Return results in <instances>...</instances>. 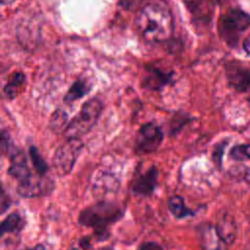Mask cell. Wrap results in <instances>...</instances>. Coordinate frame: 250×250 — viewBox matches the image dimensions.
<instances>
[{
  "label": "cell",
  "instance_id": "6da1fadb",
  "mask_svg": "<svg viewBox=\"0 0 250 250\" xmlns=\"http://www.w3.org/2000/svg\"><path fill=\"white\" fill-rule=\"evenodd\" d=\"M137 27L147 42L167 41L173 33V18L170 7L162 0L149 1L142 8L137 17Z\"/></svg>",
  "mask_w": 250,
  "mask_h": 250
},
{
  "label": "cell",
  "instance_id": "7a4b0ae2",
  "mask_svg": "<svg viewBox=\"0 0 250 250\" xmlns=\"http://www.w3.org/2000/svg\"><path fill=\"white\" fill-rule=\"evenodd\" d=\"M125 210L116 202L99 200L97 203L85 207L78 215L79 225L94 229V237L103 242L109 238V228L124 217Z\"/></svg>",
  "mask_w": 250,
  "mask_h": 250
},
{
  "label": "cell",
  "instance_id": "3957f363",
  "mask_svg": "<svg viewBox=\"0 0 250 250\" xmlns=\"http://www.w3.org/2000/svg\"><path fill=\"white\" fill-rule=\"evenodd\" d=\"M103 108V102L98 98H92L85 102L78 114L70 119L68 126L63 133L65 139L81 138L91 132L98 123Z\"/></svg>",
  "mask_w": 250,
  "mask_h": 250
},
{
  "label": "cell",
  "instance_id": "277c9868",
  "mask_svg": "<svg viewBox=\"0 0 250 250\" xmlns=\"http://www.w3.org/2000/svg\"><path fill=\"white\" fill-rule=\"evenodd\" d=\"M250 26V15L238 8H230L221 15L218 30L221 38L230 47H235L240 35Z\"/></svg>",
  "mask_w": 250,
  "mask_h": 250
},
{
  "label": "cell",
  "instance_id": "5b68a950",
  "mask_svg": "<svg viewBox=\"0 0 250 250\" xmlns=\"http://www.w3.org/2000/svg\"><path fill=\"white\" fill-rule=\"evenodd\" d=\"M84 146L81 138H72L66 139L56 148L52 157V164L60 177H65L72 171Z\"/></svg>",
  "mask_w": 250,
  "mask_h": 250
},
{
  "label": "cell",
  "instance_id": "8992f818",
  "mask_svg": "<svg viewBox=\"0 0 250 250\" xmlns=\"http://www.w3.org/2000/svg\"><path fill=\"white\" fill-rule=\"evenodd\" d=\"M164 140V132L155 122H146L139 128L134 149L137 154H148L156 151Z\"/></svg>",
  "mask_w": 250,
  "mask_h": 250
},
{
  "label": "cell",
  "instance_id": "52a82bcc",
  "mask_svg": "<svg viewBox=\"0 0 250 250\" xmlns=\"http://www.w3.org/2000/svg\"><path fill=\"white\" fill-rule=\"evenodd\" d=\"M158 186V169L150 165L145 170L137 168L130 183V191L140 197H149Z\"/></svg>",
  "mask_w": 250,
  "mask_h": 250
},
{
  "label": "cell",
  "instance_id": "ba28073f",
  "mask_svg": "<svg viewBox=\"0 0 250 250\" xmlns=\"http://www.w3.org/2000/svg\"><path fill=\"white\" fill-rule=\"evenodd\" d=\"M55 188L54 181L48 176H31L24 182L19 183L17 192L24 198H36L50 194Z\"/></svg>",
  "mask_w": 250,
  "mask_h": 250
},
{
  "label": "cell",
  "instance_id": "9c48e42d",
  "mask_svg": "<svg viewBox=\"0 0 250 250\" xmlns=\"http://www.w3.org/2000/svg\"><path fill=\"white\" fill-rule=\"evenodd\" d=\"M10 159V164L7 170L9 176L21 183L32 176V173L27 164V158L24 152L19 147L15 146L7 155Z\"/></svg>",
  "mask_w": 250,
  "mask_h": 250
},
{
  "label": "cell",
  "instance_id": "30bf717a",
  "mask_svg": "<svg viewBox=\"0 0 250 250\" xmlns=\"http://www.w3.org/2000/svg\"><path fill=\"white\" fill-rule=\"evenodd\" d=\"M226 75L231 88L245 92L250 88V68L241 62H231L226 65Z\"/></svg>",
  "mask_w": 250,
  "mask_h": 250
},
{
  "label": "cell",
  "instance_id": "8fae6325",
  "mask_svg": "<svg viewBox=\"0 0 250 250\" xmlns=\"http://www.w3.org/2000/svg\"><path fill=\"white\" fill-rule=\"evenodd\" d=\"M198 232L202 250H228V244L220 236L215 226L203 224L200 226Z\"/></svg>",
  "mask_w": 250,
  "mask_h": 250
},
{
  "label": "cell",
  "instance_id": "7c38bea8",
  "mask_svg": "<svg viewBox=\"0 0 250 250\" xmlns=\"http://www.w3.org/2000/svg\"><path fill=\"white\" fill-rule=\"evenodd\" d=\"M120 188V183L114 175L108 173H101L97 175L93 182V194L104 198L108 194L116 193Z\"/></svg>",
  "mask_w": 250,
  "mask_h": 250
},
{
  "label": "cell",
  "instance_id": "4fadbf2b",
  "mask_svg": "<svg viewBox=\"0 0 250 250\" xmlns=\"http://www.w3.org/2000/svg\"><path fill=\"white\" fill-rule=\"evenodd\" d=\"M172 76L171 72L163 71L155 66H149L143 80V87L151 91H159L164 86L171 83Z\"/></svg>",
  "mask_w": 250,
  "mask_h": 250
},
{
  "label": "cell",
  "instance_id": "5bb4252c",
  "mask_svg": "<svg viewBox=\"0 0 250 250\" xmlns=\"http://www.w3.org/2000/svg\"><path fill=\"white\" fill-rule=\"evenodd\" d=\"M218 233L227 244H231L237 233V228L235 221L230 215H223L215 226Z\"/></svg>",
  "mask_w": 250,
  "mask_h": 250
},
{
  "label": "cell",
  "instance_id": "9a60e30c",
  "mask_svg": "<svg viewBox=\"0 0 250 250\" xmlns=\"http://www.w3.org/2000/svg\"><path fill=\"white\" fill-rule=\"evenodd\" d=\"M168 209L170 213L176 219H185L188 217H194L195 211L188 208L185 204V199L179 194H175L168 199Z\"/></svg>",
  "mask_w": 250,
  "mask_h": 250
},
{
  "label": "cell",
  "instance_id": "2e32d148",
  "mask_svg": "<svg viewBox=\"0 0 250 250\" xmlns=\"http://www.w3.org/2000/svg\"><path fill=\"white\" fill-rule=\"evenodd\" d=\"M25 226V221L22 216L18 212L10 213L1 223V235L3 236L5 233H20Z\"/></svg>",
  "mask_w": 250,
  "mask_h": 250
},
{
  "label": "cell",
  "instance_id": "e0dca14e",
  "mask_svg": "<svg viewBox=\"0 0 250 250\" xmlns=\"http://www.w3.org/2000/svg\"><path fill=\"white\" fill-rule=\"evenodd\" d=\"M69 121L67 113L63 109L58 108L51 114L48 122V128L54 134H62L64 133Z\"/></svg>",
  "mask_w": 250,
  "mask_h": 250
},
{
  "label": "cell",
  "instance_id": "ac0fdd59",
  "mask_svg": "<svg viewBox=\"0 0 250 250\" xmlns=\"http://www.w3.org/2000/svg\"><path fill=\"white\" fill-rule=\"evenodd\" d=\"M25 82V76L22 72H15L13 73L6 85L4 86V95L7 99L13 100L15 99L19 93L21 92L23 84Z\"/></svg>",
  "mask_w": 250,
  "mask_h": 250
},
{
  "label": "cell",
  "instance_id": "d6986e66",
  "mask_svg": "<svg viewBox=\"0 0 250 250\" xmlns=\"http://www.w3.org/2000/svg\"><path fill=\"white\" fill-rule=\"evenodd\" d=\"M90 90H91V86L88 84L86 80L77 79L66 92L63 98V101L67 104L73 103L83 98L84 96H86L90 92Z\"/></svg>",
  "mask_w": 250,
  "mask_h": 250
},
{
  "label": "cell",
  "instance_id": "ffe728a7",
  "mask_svg": "<svg viewBox=\"0 0 250 250\" xmlns=\"http://www.w3.org/2000/svg\"><path fill=\"white\" fill-rule=\"evenodd\" d=\"M28 153H29V157L31 159L32 166H33L35 172L37 173V175L42 176V177L47 176V173L49 171V165L47 164V162L44 160V158L40 154L39 149L35 146L31 145L28 147Z\"/></svg>",
  "mask_w": 250,
  "mask_h": 250
},
{
  "label": "cell",
  "instance_id": "44dd1931",
  "mask_svg": "<svg viewBox=\"0 0 250 250\" xmlns=\"http://www.w3.org/2000/svg\"><path fill=\"white\" fill-rule=\"evenodd\" d=\"M190 118L189 115L185 112H177L174 114L169 122L168 134L170 137H175L188 122Z\"/></svg>",
  "mask_w": 250,
  "mask_h": 250
},
{
  "label": "cell",
  "instance_id": "7402d4cb",
  "mask_svg": "<svg viewBox=\"0 0 250 250\" xmlns=\"http://www.w3.org/2000/svg\"><path fill=\"white\" fill-rule=\"evenodd\" d=\"M229 156L237 161L250 160V144H241L232 146Z\"/></svg>",
  "mask_w": 250,
  "mask_h": 250
},
{
  "label": "cell",
  "instance_id": "603a6c76",
  "mask_svg": "<svg viewBox=\"0 0 250 250\" xmlns=\"http://www.w3.org/2000/svg\"><path fill=\"white\" fill-rule=\"evenodd\" d=\"M16 146L14 145L9 133L6 130L1 131V152L2 154L8 155V153L15 147Z\"/></svg>",
  "mask_w": 250,
  "mask_h": 250
},
{
  "label": "cell",
  "instance_id": "cb8c5ba5",
  "mask_svg": "<svg viewBox=\"0 0 250 250\" xmlns=\"http://www.w3.org/2000/svg\"><path fill=\"white\" fill-rule=\"evenodd\" d=\"M226 143L225 142H222L220 144H218L214 150H213V154H212V158H213V161L214 163L220 167L221 164H222V155L224 153V150H225V147H226Z\"/></svg>",
  "mask_w": 250,
  "mask_h": 250
},
{
  "label": "cell",
  "instance_id": "d4e9b609",
  "mask_svg": "<svg viewBox=\"0 0 250 250\" xmlns=\"http://www.w3.org/2000/svg\"><path fill=\"white\" fill-rule=\"evenodd\" d=\"M13 201L10 195L7 193L4 188L1 189V195H0V208H1V214L3 215L8 209L11 207Z\"/></svg>",
  "mask_w": 250,
  "mask_h": 250
},
{
  "label": "cell",
  "instance_id": "484cf974",
  "mask_svg": "<svg viewBox=\"0 0 250 250\" xmlns=\"http://www.w3.org/2000/svg\"><path fill=\"white\" fill-rule=\"evenodd\" d=\"M138 250H164L160 244L155 241H146L140 244Z\"/></svg>",
  "mask_w": 250,
  "mask_h": 250
},
{
  "label": "cell",
  "instance_id": "4316f807",
  "mask_svg": "<svg viewBox=\"0 0 250 250\" xmlns=\"http://www.w3.org/2000/svg\"><path fill=\"white\" fill-rule=\"evenodd\" d=\"M79 247L83 250H89L92 246H91V237L90 236H84V237H81L79 239Z\"/></svg>",
  "mask_w": 250,
  "mask_h": 250
},
{
  "label": "cell",
  "instance_id": "83f0119b",
  "mask_svg": "<svg viewBox=\"0 0 250 250\" xmlns=\"http://www.w3.org/2000/svg\"><path fill=\"white\" fill-rule=\"evenodd\" d=\"M243 49L250 56V33L247 35V37L243 41Z\"/></svg>",
  "mask_w": 250,
  "mask_h": 250
},
{
  "label": "cell",
  "instance_id": "f1b7e54d",
  "mask_svg": "<svg viewBox=\"0 0 250 250\" xmlns=\"http://www.w3.org/2000/svg\"><path fill=\"white\" fill-rule=\"evenodd\" d=\"M27 250H46V248L43 244H36L34 247H32L30 249H27Z\"/></svg>",
  "mask_w": 250,
  "mask_h": 250
},
{
  "label": "cell",
  "instance_id": "f546056e",
  "mask_svg": "<svg viewBox=\"0 0 250 250\" xmlns=\"http://www.w3.org/2000/svg\"><path fill=\"white\" fill-rule=\"evenodd\" d=\"M14 1H16V0H1V3H2L3 5H8V4L13 3Z\"/></svg>",
  "mask_w": 250,
  "mask_h": 250
},
{
  "label": "cell",
  "instance_id": "4dcf8cb0",
  "mask_svg": "<svg viewBox=\"0 0 250 250\" xmlns=\"http://www.w3.org/2000/svg\"><path fill=\"white\" fill-rule=\"evenodd\" d=\"M213 2H215V3H217V4H222V3H224V2H226V1H228V0H212Z\"/></svg>",
  "mask_w": 250,
  "mask_h": 250
},
{
  "label": "cell",
  "instance_id": "1f68e13d",
  "mask_svg": "<svg viewBox=\"0 0 250 250\" xmlns=\"http://www.w3.org/2000/svg\"><path fill=\"white\" fill-rule=\"evenodd\" d=\"M68 250H78L77 247H70Z\"/></svg>",
  "mask_w": 250,
  "mask_h": 250
},
{
  "label": "cell",
  "instance_id": "d6a6232c",
  "mask_svg": "<svg viewBox=\"0 0 250 250\" xmlns=\"http://www.w3.org/2000/svg\"><path fill=\"white\" fill-rule=\"evenodd\" d=\"M247 102H248V104H249V105H250V95H249V97H248V99H247Z\"/></svg>",
  "mask_w": 250,
  "mask_h": 250
}]
</instances>
